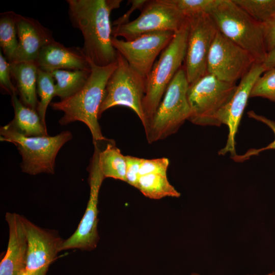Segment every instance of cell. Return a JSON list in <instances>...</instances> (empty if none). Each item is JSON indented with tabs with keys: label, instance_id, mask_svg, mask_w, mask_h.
Returning <instances> with one entry per match:
<instances>
[{
	"label": "cell",
	"instance_id": "cell-18",
	"mask_svg": "<svg viewBox=\"0 0 275 275\" xmlns=\"http://www.w3.org/2000/svg\"><path fill=\"white\" fill-rule=\"evenodd\" d=\"M36 63L38 68L50 72L56 70L91 69L82 47H66L56 40L42 49Z\"/></svg>",
	"mask_w": 275,
	"mask_h": 275
},
{
	"label": "cell",
	"instance_id": "cell-11",
	"mask_svg": "<svg viewBox=\"0 0 275 275\" xmlns=\"http://www.w3.org/2000/svg\"><path fill=\"white\" fill-rule=\"evenodd\" d=\"M186 18L188 29L183 67L191 85L207 74L208 57L218 29L209 14Z\"/></svg>",
	"mask_w": 275,
	"mask_h": 275
},
{
	"label": "cell",
	"instance_id": "cell-3",
	"mask_svg": "<svg viewBox=\"0 0 275 275\" xmlns=\"http://www.w3.org/2000/svg\"><path fill=\"white\" fill-rule=\"evenodd\" d=\"M218 31L262 64L267 52L262 24L233 0H221L209 13Z\"/></svg>",
	"mask_w": 275,
	"mask_h": 275
},
{
	"label": "cell",
	"instance_id": "cell-14",
	"mask_svg": "<svg viewBox=\"0 0 275 275\" xmlns=\"http://www.w3.org/2000/svg\"><path fill=\"white\" fill-rule=\"evenodd\" d=\"M264 72L262 64L256 63L240 79L232 98L221 111L218 117L219 122L221 125L224 124L228 126L229 132L226 145L219 151V155H224L229 152L232 158L237 154L235 136L238 126L253 85Z\"/></svg>",
	"mask_w": 275,
	"mask_h": 275
},
{
	"label": "cell",
	"instance_id": "cell-25",
	"mask_svg": "<svg viewBox=\"0 0 275 275\" xmlns=\"http://www.w3.org/2000/svg\"><path fill=\"white\" fill-rule=\"evenodd\" d=\"M54 79L50 72L38 68L37 92L40 98L37 111L44 126L46 127L45 115L48 105L56 96Z\"/></svg>",
	"mask_w": 275,
	"mask_h": 275
},
{
	"label": "cell",
	"instance_id": "cell-9",
	"mask_svg": "<svg viewBox=\"0 0 275 275\" xmlns=\"http://www.w3.org/2000/svg\"><path fill=\"white\" fill-rule=\"evenodd\" d=\"M141 14L128 23L112 27V37L132 40L144 34L162 31L176 32L185 24L186 17L171 0L147 1Z\"/></svg>",
	"mask_w": 275,
	"mask_h": 275
},
{
	"label": "cell",
	"instance_id": "cell-34",
	"mask_svg": "<svg viewBox=\"0 0 275 275\" xmlns=\"http://www.w3.org/2000/svg\"><path fill=\"white\" fill-rule=\"evenodd\" d=\"M147 2V1L146 0L128 1V3L131 4L129 9L122 16L114 21L112 23V26H119L125 24L129 22L130 21L129 20V18H130L131 14L136 9H139L141 11Z\"/></svg>",
	"mask_w": 275,
	"mask_h": 275
},
{
	"label": "cell",
	"instance_id": "cell-19",
	"mask_svg": "<svg viewBox=\"0 0 275 275\" xmlns=\"http://www.w3.org/2000/svg\"><path fill=\"white\" fill-rule=\"evenodd\" d=\"M11 77L14 79L20 101L26 106L37 109V82L38 67L35 61L10 64Z\"/></svg>",
	"mask_w": 275,
	"mask_h": 275
},
{
	"label": "cell",
	"instance_id": "cell-5",
	"mask_svg": "<svg viewBox=\"0 0 275 275\" xmlns=\"http://www.w3.org/2000/svg\"><path fill=\"white\" fill-rule=\"evenodd\" d=\"M189 86L182 66L169 85L151 120L144 127L150 144L175 133L190 114L187 97Z\"/></svg>",
	"mask_w": 275,
	"mask_h": 275
},
{
	"label": "cell",
	"instance_id": "cell-15",
	"mask_svg": "<svg viewBox=\"0 0 275 275\" xmlns=\"http://www.w3.org/2000/svg\"><path fill=\"white\" fill-rule=\"evenodd\" d=\"M28 240L26 270L48 271L60 252L63 240L54 230L41 228L23 217Z\"/></svg>",
	"mask_w": 275,
	"mask_h": 275
},
{
	"label": "cell",
	"instance_id": "cell-4",
	"mask_svg": "<svg viewBox=\"0 0 275 275\" xmlns=\"http://www.w3.org/2000/svg\"><path fill=\"white\" fill-rule=\"evenodd\" d=\"M188 29L186 18L185 24L175 33L145 79V93L142 103L144 127L154 114L169 85L184 61Z\"/></svg>",
	"mask_w": 275,
	"mask_h": 275
},
{
	"label": "cell",
	"instance_id": "cell-26",
	"mask_svg": "<svg viewBox=\"0 0 275 275\" xmlns=\"http://www.w3.org/2000/svg\"><path fill=\"white\" fill-rule=\"evenodd\" d=\"M233 1L261 23L275 14V0Z\"/></svg>",
	"mask_w": 275,
	"mask_h": 275
},
{
	"label": "cell",
	"instance_id": "cell-8",
	"mask_svg": "<svg viewBox=\"0 0 275 275\" xmlns=\"http://www.w3.org/2000/svg\"><path fill=\"white\" fill-rule=\"evenodd\" d=\"M145 93V79L129 65L117 52V67L109 78L98 117L106 110L124 106L131 109L143 125L145 122L143 100Z\"/></svg>",
	"mask_w": 275,
	"mask_h": 275
},
{
	"label": "cell",
	"instance_id": "cell-28",
	"mask_svg": "<svg viewBox=\"0 0 275 275\" xmlns=\"http://www.w3.org/2000/svg\"><path fill=\"white\" fill-rule=\"evenodd\" d=\"M178 10L186 17L205 13L209 14L221 0H171Z\"/></svg>",
	"mask_w": 275,
	"mask_h": 275
},
{
	"label": "cell",
	"instance_id": "cell-21",
	"mask_svg": "<svg viewBox=\"0 0 275 275\" xmlns=\"http://www.w3.org/2000/svg\"><path fill=\"white\" fill-rule=\"evenodd\" d=\"M136 188L145 197L155 200L178 198L180 193L170 183L167 174H148L139 176Z\"/></svg>",
	"mask_w": 275,
	"mask_h": 275
},
{
	"label": "cell",
	"instance_id": "cell-32",
	"mask_svg": "<svg viewBox=\"0 0 275 275\" xmlns=\"http://www.w3.org/2000/svg\"><path fill=\"white\" fill-rule=\"evenodd\" d=\"M125 157L126 161V182L136 188L143 158L130 155L125 156Z\"/></svg>",
	"mask_w": 275,
	"mask_h": 275
},
{
	"label": "cell",
	"instance_id": "cell-6",
	"mask_svg": "<svg viewBox=\"0 0 275 275\" xmlns=\"http://www.w3.org/2000/svg\"><path fill=\"white\" fill-rule=\"evenodd\" d=\"M1 141L13 143L21 155L22 171L31 175L53 174L57 155L62 147L72 138L69 131L52 136H27L9 124L1 127Z\"/></svg>",
	"mask_w": 275,
	"mask_h": 275
},
{
	"label": "cell",
	"instance_id": "cell-27",
	"mask_svg": "<svg viewBox=\"0 0 275 275\" xmlns=\"http://www.w3.org/2000/svg\"><path fill=\"white\" fill-rule=\"evenodd\" d=\"M262 97L275 103V67L266 70L256 80L250 97Z\"/></svg>",
	"mask_w": 275,
	"mask_h": 275
},
{
	"label": "cell",
	"instance_id": "cell-20",
	"mask_svg": "<svg viewBox=\"0 0 275 275\" xmlns=\"http://www.w3.org/2000/svg\"><path fill=\"white\" fill-rule=\"evenodd\" d=\"M14 117L8 124L15 130L27 136H47V128L44 126L36 110L23 104L17 94L11 96Z\"/></svg>",
	"mask_w": 275,
	"mask_h": 275
},
{
	"label": "cell",
	"instance_id": "cell-29",
	"mask_svg": "<svg viewBox=\"0 0 275 275\" xmlns=\"http://www.w3.org/2000/svg\"><path fill=\"white\" fill-rule=\"evenodd\" d=\"M248 115L250 118L254 119L257 121L263 122L269 126L273 131L274 134V140L265 147L260 149H251L248 150L244 154L237 155L233 156L231 158L236 162H242L250 158L254 155H257L261 152L270 149L275 150V122L261 115L256 114L254 111H251L248 113Z\"/></svg>",
	"mask_w": 275,
	"mask_h": 275
},
{
	"label": "cell",
	"instance_id": "cell-23",
	"mask_svg": "<svg viewBox=\"0 0 275 275\" xmlns=\"http://www.w3.org/2000/svg\"><path fill=\"white\" fill-rule=\"evenodd\" d=\"M100 167L105 178L126 182V161L120 150L112 141L99 153Z\"/></svg>",
	"mask_w": 275,
	"mask_h": 275
},
{
	"label": "cell",
	"instance_id": "cell-10",
	"mask_svg": "<svg viewBox=\"0 0 275 275\" xmlns=\"http://www.w3.org/2000/svg\"><path fill=\"white\" fill-rule=\"evenodd\" d=\"M94 151L89 168L88 182L90 196L85 213L75 232L63 240L60 251L71 249L90 251L96 248L99 240L98 225V203L99 193L105 178L99 162L100 149L98 143H94Z\"/></svg>",
	"mask_w": 275,
	"mask_h": 275
},
{
	"label": "cell",
	"instance_id": "cell-33",
	"mask_svg": "<svg viewBox=\"0 0 275 275\" xmlns=\"http://www.w3.org/2000/svg\"><path fill=\"white\" fill-rule=\"evenodd\" d=\"M261 24L265 45L268 53L275 48V14Z\"/></svg>",
	"mask_w": 275,
	"mask_h": 275
},
{
	"label": "cell",
	"instance_id": "cell-2",
	"mask_svg": "<svg viewBox=\"0 0 275 275\" xmlns=\"http://www.w3.org/2000/svg\"><path fill=\"white\" fill-rule=\"evenodd\" d=\"M116 62L105 66L91 64V73L84 86L73 96L51 102L53 109L64 113L59 122L66 125L75 121L84 123L89 128L93 143L108 141L103 135L98 119L107 81L117 67Z\"/></svg>",
	"mask_w": 275,
	"mask_h": 275
},
{
	"label": "cell",
	"instance_id": "cell-12",
	"mask_svg": "<svg viewBox=\"0 0 275 275\" xmlns=\"http://www.w3.org/2000/svg\"><path fill=\"white\" fill-rule=\"evenodd\" d=\"M256 63L250 53L218 31L208 54L207 73L221 80L236 83Z\"/></svg>",
	"mask_w": 275,
	"mask_h": 275
},
{
	"label": "cell",
	"instance_id": "cell-30",
	"mask_svg": "<svg viewBox=\"0 0 275 275\" xmlns=\"http://www.w3.org/2000/svg\"><path fill=\"white\" fill-rule=\"evenodd\" d=\"M169 160L166 157L154 159H142L140 176L148 174H167Z\"/></svg>",
	"mask_w": 275,
	"mask_h": 275
},
{
	"label": "cell",
	"instance_id": "cell-17",
	"mask_svg": "<svg viewBox=\"0 0 275 275\" xmlns=\"http://www.w3.org/2000/svg\"><path fill=\"white\" fill-rule=\"evenodd\" d=\"M23 217L15 212L6 213L9 238L0 263V275H18L26 270L28 240Z\"/></svg>",
	"mask_w": 275,
	"mask_h": 275
},
{
	"label": "cell",
	"instance_id": "cell-13",
	"mask_svg": "<svg viewBox=\"0 0 275 275\" xmlns=\"http://www.w3.org/2000/svg\"><path fill=\"white\" fill-rule=\"evenodd\" d=\"M174 34L171 31L150 33L129 41L112 37V43L131 68L146 79L157 57L168 45Z\"/></svg>",
	"mask_w": 275,
	"mask_h": 275
},
{
	"label": "cell",
	"instance_id": "cell-36",
	"mask_svg": "<svg viewBox=\"0 0 275 275\" xmlns=\"http://www.w3.org/2000/svg\"><path fill=\"white\" fill-rule=\"evenodd\" d=\"M47 272V271L32 272L25 270L18 275H46Z\"/></svg>",
	"mask_w": 275,
	"mask_h": 275
},
{
	"label": "cell",
	"instance_id": "cell-7",
	"mask_svg": "<svg viewBox=\"0 0 275 275\" xmlns=\"http://www.w3.org/2000/svg\"><path fill=\"white\" fill-rule=\"evenodd\" d=\"M236 88V83L221 80L209 73L189 85L187 97L190 114L188 120L198 125L221 126L219 115Z\"/></svg>",
	"mask_w": 275,
	"mask_h": 275
},
{
	"label": "cell",
	"instance_id": "cell-16",
	"mask_svg": "<svg viewBox=\"0 0 275 275\" xmlns=\"http://www.w3.org/2000/svg\"><path fill=\"white\" fill-rule=\"evenodd\" d=\"M16 26L18 46L12 63L36 62L42 49L55 41L51 32L33 18L17 14Z\"/></svg>",
	"mask_w": 275,
	"mask_h": 275
},
{
	"label": "cell",
	"instance_id": "cell-31",
	"mask_svg": "<svg viewBox=\"0 0 275 275\" xmlns=\"http://www.w3.org/2000/svg\"><path fill=\"white\" fill-rule=\"evenodd\" d=\"M10 64L6 59L2 51H0V85L1 88L7 94L12 96L18 93L15 86L11 79Z\"/></svg>",
	"mask_w": 275,
	"mask_h": 275
},
{
	"label": "cell",
	"instance_id": "cell-35",
	"mask_svg": "<svg viewBox=\"0 0 275 275\" xmlns=\"http://www.w3.org/2000/svg\"><path fill=\"white\" fill-rule=\"evenodd\" d=\"M262 64L265 71L275 67V48L267 53V57Z\"/></svg>",
	"mask_w": 275,
	"mask_h": 275
},
{
	"label": "cell",
	"instance_id": "cell-37",
	"mask_svg": "<svg viewBox=\"0 0 275 275\" xmlns=\"http://www.w3.org/2000/svg\"><path fill=\"white\" fill-rule=\"evenodd\" d=\"M190 275H200L197 273H192ZM251 275H257V274H251ZM265 275H275V272H271L268 274H266Z\"/></svg>",
	"mask_w": 275,
	"mask_h": 275
},
{
	"label": "cell",
	"instance_id": "cell-22",
	"mask_svg": "<svg viewBox=\"0 0 275 275\" xmlns=\"http://www.w3.org/2000/svg\"><path fill=\"white\" fill-rule=\"evenodd\" d=\"M50 73L56 80V96L63 100L73 96L84 86L91 70H56Z\"/></svg>",
	"mask_w": 275,
	"mask_h": 275
},
{
	"label": "cell",
	"instance_id": "cell-24",
	"mask_svg": "<svg viewBox=\"0 0 275 275\" xmlns=\"http://www.w3.org/2000/svg\"><path fill=\"white\" fill-rule=\"evenodd\" d=\"M17 15L8 11L1 13L0 17V46L10 64L13 61L18 46Z\"/></svg>",
	"mask_w": 275,
	"mask_h": 275
},
{
	"label": "cell",
	"instance_id": "cell-1",
	"mask_svg": "<svg viewBox=\"0 0 275 275\" xmlns=\"http://www.w3.org/2000/svg\"><path fill=\"white\" fill-rule=\"evenodd\" d=\"M121 0H67L68 13L74 27L84 37L82 50L90 64L105 66L117 60L112 43V11Z\"/></svg>",
	"mask_w": 275,
	"mask_h": 275
}]
</instances>
